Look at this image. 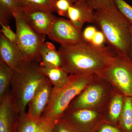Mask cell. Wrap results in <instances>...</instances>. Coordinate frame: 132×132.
Returning a JSON list of instances; mask_svg holds the SVG:
<instances>
[{
  "label": "cell",
  "instance_id": "1",
  "mask_svg": "<svg viewBox=\"0 0 132 132\" xmlns=\"http://www.w3.org/2000/svg\"><path fill=\"white\" fill-rule=\"evenodd\" d=\"M58 51L61 58V68L69 75H98L116 54L109 46H96L85 41L61 46Z\"/></svg>",
  "mask_w": 132,
  "mask_h": 132
},
{
  "label": "cell",
  "instance_id": "2",
  "mask_svg": "<svg viewBox=\"0 0 132 132\" xmlns=\"http://www.w3.org/2000/svg\"><path fill=\"white\" fill-rule=\"evenodd\" d=\"M93 24L103 33L108 46L116 54L128 55L131 25L115 6L95 10Z\"/></svg>",
  "mask_w": 132,
  "mask_h": 132
},
{
  "label": "cell",
  "instance_id": "3",
  "mask_svg": "<svg viewBox=\"0 0 132 132\" xmlns=\"http://www.w3.org/2000/svg\"><path fill=\"white\" fill-rule=\"evenodd\" d=\"M38 63L24 61L14 70L9 92L15 108L19 114L26 112V107L36 91L46 78Z\"/></svg>",
  "mask_w": 132,
  "mask_h": 132
},
{
  "label": "cell",
  "instance_id": "4",
  "mask_svg": "<svg viewBox=\"0 0 132 132\" xmlns=\"http://www.w3.org/2000/svg\"><path fill=\"white\" fill-rule=\"evenodd\" d=\"M97 75L92 74L70 75L68 83L59 90L53 89L47 106L41 118L54 123L62 117L72 101Z\"/></svg>",
  "mask_w": 132,
  "mask_h": 132
},
{
  "label": "cell",
  "instance_id": "5",
  "mask_svg": "<svg viewBox=\"0 0 132 132\" xmlns=\"http://www.w3.org/2000/svg\"><path fill=\"white\" fill-rule=\"evenodd\" d=\"M114 92L107 81L97 75L74 99L67 110H103Z\"/></svg>",
  "mask_w": 132,
  "mask_h": 132
},
{
  "label": "cell",
  "instance_id": "6",
  "mask_svg": "<svg viewBox=\"0 0 132 132\" xmlns=\"http://www.w3.org/2000/svg\"><path fill=\"white\" fill-rule=\"evenodd\" d=\"M97 75L107 81L115 92L132 97V59L128 55L116 54Z\"/></svg>",
  "mask_w": 132,
  "mask_h": 132
},
{
  "label": "cell",
  "instance_id": "7",
  "mask_svg": "<svg viewBox=\"0 0 132 132\" xmlns=\"http://www.w3.org/2000/svg\"><path fill=\"white\" fill-rule=\"evenodd\" d=\"M15 21L16 45L26 61H41V47L45 43L46 35L35 31L24 19L23 15H13Z\"/></svg>",
  "mask_w": 132,
  "mask_h": 132
},
{
  "label": "cell",
  "instance_id": "8",
  "mask_svg": "<svg viewBox=\"0 0 132 132\" xmlns=\"http://www.w3.org/2000/svg\"><path fill=\"white\" fill-rule=\"evenodd\" d=\"M104 109L67 110L61 118L75 132H94L104 120Z\"/></svg>",
  "mask_w": 132,
  "mask_h": 132
},
{
  "label": "cell",
  "instance_id": "9",
  "mask_svg": "<svg viewBox=\"0 0 132 132\" xmlns=\"http://www.w3.org/2000/svg\"><path fill=\"white\" fill-rule=\"evenodd\" d=\"M81 32L69 20L57 17L48 36L51 40L58 43L61 46H68L84 41Z\"/></svg>",
  "mask_w": 132,
  "mask_h": 132
},
{
  "label": "cell",
  "instance_id": "10",
  "mask_svg": "<svg viewBox=\"0 0 132 132\" xmlns=\"http://www.w3.org/2000/svg\"><path fill=\"white\" fill-rule=\"evenodd\" d=\"M23 16L28 24L36 32L48 35L57 17L53 12L42 10L25 8Z\"/></svg>",
  "mask_w": 132,
  "mask_h": 132
},
{
  "label": "cell",
  "instance_id": "11",
  "mask_svg": "<svg viewBox=\"0 0 132 132\" xmlns=\"http://www.w3.org/2000/svg\"><path fill=\"white\" fill-rule=\"evenodd\" d=\"M53 87L46 78L39 85L28 104V112L33 117L40 119L50 101Z\"/></svg>",
  "mask_w": 132,
  "mask_h": 132
},
{
  "label": "cell",
  "instance_id": "12",
  "mask_svg": "<svg viewBox=\"0 0 132 132\" xmlns=\"http://www.w3.org/2000/svg\"><path fill=\"white\" fill-rule=\"evenodd\" d=\"M95 11L86 0H81L71 5L68 12L67 17L79 31L86 23H94Z\"/></svg>",
  "mask_w": 132,
  "mask_h": 132
},
{
  "label": "cell",
  "instance_id": "13",
  "mask_svg": "<svg viewBox=\"0 0 132 132\" xmlns=\"http://www.w3.org/2000/svg\"><path fill=\"white\" fill-rule=\"evenodd\" d=\"M19 114L15 110L10 93L0 100V132H13Z\"/></svg>",
  "mask_w": 132,
  "mask_h": 132
},
{
  "label": "cell",
  "instance_id": "14",
  "mask_svg": "<svg viewBox=\"0 0 132 132\" xmlns=\"http://www.w3.org/2000/svg\"><path fill=\"white\" fill-rule=\"evenodd\" d=\"M0 59L14 70L24 61L23 56L16 45L10 41L1 34Z\"/></svg>",
  "mask_w": 132,
  "mask_h": 132
},
{
  "label": "cell",
  "instance_id": "15",
  "mask_svg": "<svg viewBox=\"0 0 132 132\" xmlns=\"http://www.w3.org/2000/svg\"><path fill=\"white\" fill-rule=\"evenodd\" d=\"M125 96L114 92L104 109V120L112 125L119 123L123 110Z\"/></svg>",
  "mask_w": 132,
  "mask_h": 132
},
{
  "label": "cell",
  "instance_id": "16",
  "mask_svg": "<svg viewBox=\"0 0 132 132\" xmlns=\"http://www.w3.org/2000/svg\"><path fill=\"white\" fill-rule=\"evenodd\" d=\"M42 61L41 67L46 68L61 67V60L59 51L54 45L49 42L43 43L40 50Z\"/></svg>",
  "mask_w": 132,
  "mask_h": 132
},
{
  "label": "cell",
  "instance_id": "17",
  "mask_svg": "<svg viewBox=\"0 0 132 132\" xmlns=\"http://www.w3.org/2000/svg\"><path fill=\"white\" fill-rule=\"evenodd\" d=\"M40 67L43 73L52 84L53 89H61L65 86L69 81L70 75L61 68Z\"/></svg>",
  "mask_w": 132,
  "mask_h": 132
},
{
  "label": "cell",
  "instance_id": "18",
  "mask_svg": "<svg viewBox=\"0 0 132 132\" xmlns=\"http://www.w3.org/2000/svg\"><path fill=\"white\" fill-rule=\"evenodd\" d=\"M41 118L33 117L28 112L19 114L16 121L14 132H38L41 123Z\"/></svg>",
  "mask_w": 132,
  "mask_h": 132
},
{
  "label": "cell",
  "instance_id": "19",
  "mask_svg": "<svg viewBox=\"0 0 132 132\" xmlns=\"http://www.w3.org/2000/svg\"><path fill=\"white\" fill-rule=\"evenodd\" d=\"M119 128L122 132H132V97H125Z\"/></svg>",
  "mask_w": 132,
  "mask_h": 132
},
{
  "label": "cell",
  "instance_id": "20",
  "mask_svg": "<svg viewBox=\"0 0 132 132\" xmlns=\"http://www.w3.org/2000/svg\"><path fill=\"white\" fill-rule=\"evenodd\" d=\"M14 71L0 59V100L9 91Z\"/></svg>",
  "mask_w": 132,
  "mask_h": 132
},
{
  "label": "cell",
  "instance_id": "21",
  "mask_svg": "<svg viewBox=\"0 0 132 132\" xmlns=\"http://www.w3.org/2000/svg\"><path fill=\"white\" fill-rule=\"evenodd\" d=\"M25 8L42 10L55 12V0H21Z\"/></svg>",
  "mask_w": 132,
  "mask_h": 132
},
{
  "label": "cell",
  "instance_id": "22",
  "mask_svg": "<svg viewBox=\"0 0 132 132\" xmlns=\"http://www.w3.org/2000/svg\"><path fill=\"white\" fill-rule=\"evenodd\" d=\"M25 7L21 0H0V10L10 14L23 15Z\"/></svg>",
  "mask_w": 132,
  "mask_h": 132
},
{
  "label": "cell",
  "instance_id": "23",
  "mask_svg": "<svg viewBox=\"0 0 132 132\" xmlns=\"http://www.w3.org/2000/svg\"><path fill=\"white\" fill-rule=\"evenodd\" d=\"M116 7L132 26V6L125 0H113Z\"/></svg>",
  "mask_w": 132,
  "mask_h": 132
},
{
  "label": "cell",
  "instance_id": "24",
  "mask_svg": "<svg viewBox=\"0 0 132 132\" xmlns=\"http://www.w3.org/2000/svg\"><path fill=\"white\" fill-rule=\"evenodd\" d=\"M73 4L70 0H55V12H57L60 16L67 17L68 10Z\"/></svg>",
  "mask_w": 132,
  "mask_h": 132
},
{
  "label": "cell",
  "instance_id": "25",
  "mask_svg": "<svg viewBox=\"0 0 132 132\" xmlns=\"http://www.w3.org/2000/svg\"><path fill=\"white\" fill-rule=\"evenodd\" d=\"M95 10L115 6L113 0H86Z\"/></svg>",
  "mask_w": 132,
  "mask_h": 132
},
{
  "label": "cell",
  "instance_id": "26",
  "mask_svg": "<svg viewBox=\"0 0 132 132\" xmlns=\"http://www.w3.org/2000/svg\"><path fill=\"white\" fill-rule=\"evenodd\" d=\"M53 132H75L62 119L60 118L54 121Z\"/></svg>",
  "mask_w": 132,
  "mask_h": 132
},
{
  "label": "cell",
  "instance_id": "27",
  "mask_svg": "<svg viewBox=\"0 0 132 132\" xmlns=\"http://www.w3.org/2000/svg\"><path fill=\"white\" fill-rule=\"evenodd\" d=\"M94 132H122L116 125L103 121L97 126Z\"/></svg>",
  "mask_w": 132,
  "mask_h": 132
},
{
  "label": "cell",
  "instance_id": "28",
  "mask_svg": "<svg viewBox=\"0 0 132 132\" xmlns=\"http://www.w3.org/2000/svg\"><path fill=\"white\" fill-rule=\"evenodd\" d=\"M1 34L10 41L16 43V33H15L12 31L9 25L1 24Z\"/></svg>",
  "mask_w": 132,
  "mask_h": 132
},
{
  "label": "cell",
  "instance_id": "29",
  "mask_svg": "<svg viewBox=\"0 0 132 132\" xmlns=\"http://www.w3.org/2000/svg\"><path fill=\"white\" fill-rule=\"evenodd\" d=\"M97 31V29L93 26H88L82 31V36L83 41L90 43Z\"/></svg>",
  "mask_w": 132,
  "mask_h": 132
},
{
  "label": "cell",
  "instance_id": "30",
  "mask_svg": "<svg viewBox=\"0 0 132 132\" xmlns=\"http://www.w3.org/2000/svg\"><path fill=\"white\" fill-rule=\"evenodd\" d=\"M105 42L106 40L104 34L100 30H97L90 43L96 46L101 47L104 46Z\"/></svg>",
  "mask_w": 132,
  "mask_h": 132
},
{
  "label": "cell",
  "instance_id": "31",
  "mask_svg": "<svg viewBox=\"0 0 132 132\" xmlns=\"http://www.w3.org/2000/svg\"><path fill=\"white\" fill-rule=\"evenodd\" d=\"M41 123L38 132H53L54 124L43 120L41 118Z\"/></svg>",
  "mask_w": 132,
  "mask_h": 132
},
{
  "label": "cell",
  "instance_id": "32",
  "mask_svg": "<svg viewBox=\"0 0 132 132\" xmlns=\"http://www.w3.org/2000/svg\"><path fill=\"white\" fill-rule=\"evenodd\" d=\"M12 15L0 10V24L8 25L9 19Z\"/></svg>",
  "mask_w": 132,
  "mask_h": 132
},
{
  "label": "cell",
  "instance_id": "33",
  "mask_svg": "<svg viewBox=\"0 0 132 132\" xmlns=\"http://www.w3.org/2000/svg\"><path fill=\"white\" fill-rule=\"evenodd\" d=\"M130 32H131V39H130V50L128 55L132 59V26H130Z\"/></svg>",
  "mask_w": 132,
  "mask_h": 132
},
{
  "label": "cell",
  "instance_id": "34",
  "mask_svg": "<svg viewBox=\"0 0 132 132\" xmlns=\"http://www.w3.org/2000/svg\"><path fill=\"white\" fill-rule=\"evenodd\" d=\"M70 1H71L73 3H74L77 2L79 1H81V0H70Z\"/></svg>",
  "mask_w": 132,
  "mask_h": 132
}]
</instances>
